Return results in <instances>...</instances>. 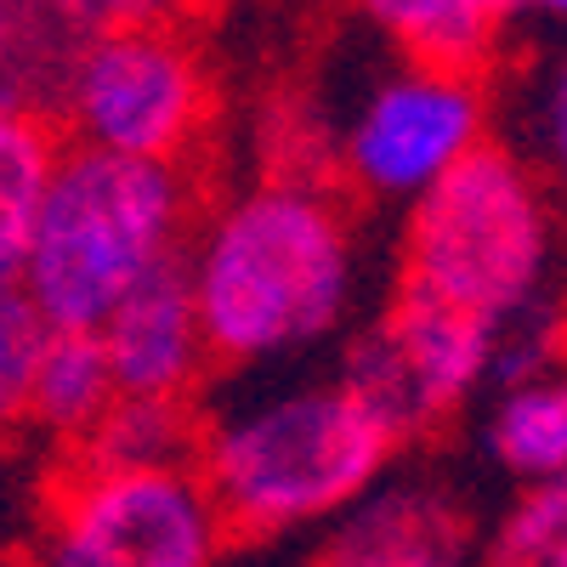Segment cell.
<instances>
[{
    "instance_id": "obj_5",
    "label": "cell",
    "mask_w": 567,
    "mask_h": 567,
    "mask_svg": "<svg viewBox=\"0 0 567 567\" xmlns=\"http://www.w3.org/2000/svg\"><path fill=\"white\" fill-rule=\"evenodd\" d=\"M52 114L80 148L187 165L210 125V69L176 29L97 34L69 52Z\"/></svg>"
},
{
    "instance_id": "obj_3",
    "label": "cell",
    "mask_w": 567,
    "mask_h": 567,
    "mask_svg": "<svg viewBox=\"0 0 567 567\" xmlns=\"http://www.w3.org/2000/svg\"><path fill=\"white\" fill-rule=\"evenodd\" d=\"M556 284L561 205L539 171L494 136L403 210L398 290L483 323L499 341L550 336Z\"/></svg>"
},
{
    "instance_id": "obj_20",
    "label": "cell",
    "mask_w": 567,
    "mask_h": 567,
    "mask_svg": "<svg viewBox=\"0 0 567 567\" xmlns=\"http://www.w3.org/2000/svg\"><path fill=\"white\" fill-rule=\"evenodd\" d=\"M505 12L534 23H567V0H505Z\"/></svg>"
},
{
    "instance_id": "obj_9",
    "label": "cell",
    "mask_w": 567,
    "mask_h": 567,
    "mask_svg": "<svg viewBox=\"0 0 567 567\" xmlns=\"http://www.w3.org/2000/svg\"><path fill=\"white\" fill-rule=\"evenodd\" d=\"M483 516L460 483L432 471H392L323 534V567H477Z\"/></svg>"
},
{
    "instance_id": "obj_21",
    "label": "cell",
    "mask_w": 567,
    "mask_h": 567,
    "mask_svg": "<svg viewBox=\"0 0 567 567\" xmlns=\"http://www.w3.org/2000/svg\"><path fill=\"white\" fill-rule=\"evenodd\" d=\"M307 567H323V561H318V556H312V561H307Z\"/></svg>"
},
{
    "instance_id": "obj_8",
    "label": "cell",
    "mask_w": 567,
    "mask_h": 567,
    "mask_svg": "<svg viewBox=\"0 0 567 567\" xmlns=\"http://www.w3.org/2000/svg\"><path fill=\"white\" fill-rule=\"evenodd\" d=\"M494 374L499 336L409 290H392V301L358 323L336 358V381L381 414L403 449L465 414L494 386Z\"/></svg>"
},
{
    "instance_id": "obj_19",
    "label": "cell",
    "mask_w": 567,
    "mask_h": 567,
    "mask_svg": "<svg viewBox=\"0 0 567 567\" xmlns=\"http://www.w3.org/2000/svg\"><path fill=\"white\" fill-rule=\"evenodd\" d=\"M58 29L80 45L97 34H125V29H171L182 0H45Z\"/></svg>"
},
{
    "instance_id": "obj_14",
    "label": "cell",
    "mask_w": 567,
    "mask_h": 567,
    "mask_svg": "<svg viewBox=\"0 0 567 567\" xmlns=\"http://www.w3.org/2000/svg\"><path fill=\"white\" fill-rule=\"evenodd\" d=\"M194 449H199V403L114 398V409L91 425L85 443L69 449V465H91V471H171V465H194Z\"/></svg>"
},
{
    "instance_id": "obj_11",
    "label": "cell",
    "mask_w": 567,
    "mask_h": 567,
    "mask_svg": "<svg viewBox=\"0 0 567 567\" xmlns=\"http://www.w3.org/2000/svg\"><path fill=\"white\" fill-rule=\"evenodd\" d=\"M483 454L516 488L567 477V358L505 363L483 409Z\"/></svg>"
},
{
    "instance_id": "obj_18",
    "label": "cell",
    "mask_w": 567,
    "mask_h": 567,
    "mask_svg": "<svg viewBox=\"0 0 567 567\" xmlns=\"http://www.w3.org/2000/svg\"><path fill=\"white\" fill-rule=\"evenodd\" d=\"M528 165L539 171V182L550 187V199L567 205V45L528 80Z\"/></svg>"
},
{
    "instance_id": "obj_1",
    "label": "cell",
    "mask_w": 567,
    "mask_h": 567,
    "mask_svg": "<svg viewBox=\"0 0 567 567\" xmlns=\"http://www.w3.org/2000/svg\"><path fill=\"white\" fill-rule=\"evenodd\" d=\"M187 290L216 369L278 374L352 336L363 245L318 171L278 165L199 210L182 250Z\"/></svg>"
},
{
    "instance_id": "obj_15",
    "label": "cell",
    "mask_w": 567,
    "mask_h": 567,
    "mask_svg": "<svg viewBox=\"0 0 567 567\" xmlns=\"http://www.w3.org/2000/svg\"><path fill=\"white\" fill-rule=\"evenodd\" d=\"M58 148L63 142L45 114L0 103V272H18L40 194L58 165Z\"/></svg>"
},
{
    "instance_id": "obj_10",
    "label": "cell",
    "mask_w": 567,
    "mask_h": 567,
    "mask_svg": "<svg viewBox=\"0 0 567 567\" xmlns=\"http://www.w3.org/2000/svg\"><path fill=\"white\" fill-rule=\"evenodd\" d=\"M97 347L109 358L120 398L194 403L199 386L210 381V369H216L182 261L136 284V290L97 323Z\"/></svg>"
},
{
    "instance_id": "obj_13",
    "label": "cell",
    "mask_w": 567,
    "mask_h": 567,
    "mask_svg": "<svg viewBox=\"0 0 567 567\" xmlns=\"http://www.w3.org/2000/svg\"><path fill=\"white\" fill-rule=\"evenodd\" d=\"M114 374L97 347V336L80 329H52L34 363V386H29V425L45 432L63 449H80L85 432L114 409Z\"/></svg>"
},
{
    "instance_id": "obj_7",
    "label": "cell",
    "mask_w": 567,
    "mask_h": 567,
    "mask_svg": "<svg viewBox=\"0 0 567 567\" xmlns=\"http://www.w3.org/2000/svg\"><path fill=\"white\" fill-rule=\"evenodd\" d=\"M488 142V97L471 74L386 63L336 120V171L358 199L409 210Z\"/></svg>"
},
{
    "instance_id": "obj_22",
    "label": "cell",
    "mask_w": 567,
    "mask_h": 567,
    "mask_svg": "<svg viewBox=\"0 0 567 567\" xmlns=\"http://www.w3.org/2000/svg\"><path fill=\"white\" fill-rule=\"evenodd\" d=\"M7 278H12V272H0V284H7Z\"/></svg>"
},
{
    "instance_id": "obj_4",
    "label": "cell",
    "mask_w": 567,
    "mask_h": 567,
    "mask_svg": "<svg viewBox=\"0 0 567 567\" xmlns=\"http://www.w3.org/2000/svg\"><path fill=\"white\" fill-rule=\"evenodd\" d=\"M194 221L199 194L187 165L63 142L12 278L45 329L97 336V323L142 278L182 261Z\"/></svg>"
},
{
    "instance_id": "obj_16",
    "label": "cell",
    "mask_w": 567,
    "mask_h": 567,
    "mask_svg": "<svg viewBox=\"0 0 567 567\" xmlns=\"http://www.w3.org/2000/svg\"><path fill=\"white\" fill-rule=\"evenodd\" d=\"M477 567H567V477L516 488L483 534Z\"/></svg>"
},
{
    "instance_id": "obj_6",
    "label": "cell",
    "mask_w": 567,
    "mask_h": 567,
    "mask_svg": "<svg viewBox=\"0 0 567 567\" xmlns=\"http://www.w3.org/2000/svg\"><path fill=\"white\" fill-rule=\"evenodd\" d=\"M233 534L194 465H69L34 539V567H221Z\"/></svg>"
},
{
    "instance_id": "obj_12",
    "label": "cell",
    "mask_w": 567,
    "mask_h": 567,
    "mask_svg": "<svg viewBox=\"0 0 567 567\" xmlns=\"http://www.w3.org/2000/svg\"><path fill=\"white\" fill-rule=\"evenodd\" d=\"M352 12L403 63L449 69L477 80L505 40V0H352Z\"/></svg>"
},
{
    "instance_id": "obj_2",
    "label": "cell",
    "mask_w": 567,
    "mask_h": 567,
    "mask_svg": "<svg viewBox=\"0 0 567 567\" xmlns=\"http://www.w3.org/2000/svg\"><path fill=\"white\" fill-rule=\"evenodd\" d=\"M403 443L329 374H256L250 392L199 409L194 471L233 539L336 528L398 471Z\"/></svg>"
},
{
    "instance_id": "obj_17",
    "label": "cell",
    "mask_w": 567,
    "mask_h": 567,
    "mask_svg": "<svg viewBox=\"0 0 567 567\" xmlns=\"http://www.w3.org/2000/svg\"><path fill=\"white\" fill-rule=\"evenodd\" d=\"M45 336H52L45 318L29 307L18 278H7L0 284V437L29 425V386H34V363H40Z\"/></svg>"
}]
</instances>
